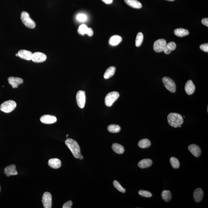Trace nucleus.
<instances>
[{"instance_id": "1", "label": "nucleus", "mask_w": 208, "mask_h": 208, "mask_svg": "<svg viewBox=\"0 0 208 208\" xmlns=\"http://www.w3.org/2000/svg\"><path fill=\"white\" fill-rule=\"evenodd\" d=\"M167 120L170 125L174 128L179 127L183 123L182 116L177 113H170L168 115Z\"/></svg>"}, {"instance_id": "2", "label": "nucleus", "mask_w": 208, "mask_h": 208, "mask_svg": "<svg viewBox=\"0 0 208 208\" xmlns=\"http://www.w3.org/2000/svg\"><path fill=\"white\" fill-rule=\"evenodd\" d=\"M65 144L71 150L74 157L77 159L79 158L81 152L79 145L75 140L72 139H68L65 141Z\"/></svg>"}, {"instance_id": "3", "label": "nucleus", "mask_w": 208, "mask_h": 208, "mask_svg": "<svg viewBox=\"0 0 208 208\" xmlns=\"http://www.w3.org/2000/svg\"><path fill=\"white\" fill-rule=\"evenodd\" d=\"M21 19L26 26L30 29L35 28V22L30 18L29 14L27 12L24 11L21 13Z\"/></svg>"}, {"instance_id": "4", "label": "nucleus", "mask_w": 208, "mask_h": 208, "mask_svg": "<svg viewBox=\"0 0 208 208\" xmlns=\"http://www.w3.org/2000/svg\"><path fill=\"white\" fill-rule=\"evenodd\" d=\"M16 103L13 100H8L2 103L0 106V110L6 113H10L14 110Z\"/></svg>"}, {"instance_id": "5", "label": "nucleus", "mask_w": 208, "mask_h": 208, "mask_svg": "<svg viewBox=\"0 0 208 208\" xmlns=\"http://www.w3.org/2000/svg\"><path fill=\"white\" fill-rule=\"evenodd\" d=\"M120 96L119 92H112L107 94L105 98V103L107 107H111Z\"/></svg>"}, {"instance_id": "6", "label": "nucleus", "mask_w": 208, "mask_h": 208, "mask_svg": "<svg viewBox=\"0 0 208 208\" xmlns=\"http://www.w3.org/2000/svg\"><path fill=\"white\" fill-rule=\"evenodd\" d=\"M162 81L165 87L170 92L174 93L176 92V84L172 79L169 77H165L162 79Z\"/></svg>"}, {"instance_id": "7", "label": "nucleus", "mask_w": 208, "mask_h": 208, "mask_svg": "<svg viewBox=\"0 0 208 208\" xmlns=\"http://www.w3.org/2000/svg\"><path fill=\"white\" fill-rule=\"evenodd\" d=\"M167 45L166 41L164 39H159L155 41L153 45V50L157 53L163 51Z\"/></svg>"}, {"instance_id": "8", "label": "nucleus", "mask_w": 208, "mask_h": 208, "mask_svg": "<svg viewBox=\"0 0 208 208\" xmlns=\"http://www.w3.org/2000/svg\"><path fill=\"white\" fill-rule=\"evenodd\" d=\"M77 105L81 108H84L86 102L85 94L83 91H79L76 95Z\"/></svg>"}, {"instance_id": "9", "label": "nucleus", "mask_w": 208, "mask_h": 208, "mask_svg": "<svg viewBox=\"0 0 208 208\" xmlns=\"http://www.w3.org/2000/svg\"><path fill=\"white\" fill-rule=\"evenodd\" d=\"M42 202L44 208H51L52 207V195L50 193H44L42 197Z\"/></svg>"}, {"instance_id": "10", "label": "nucleus", "mask_w": 208, "mask_h": 208, "mask_svg": "<svg viewBox=\"0 0 208 208\" xmlns=\"http://www.w3.org/2000/svg\"><path fill=\"white\" fill-rule=\"evenodd\" d=\"M47 57L45 54L41 52H36L33 54L32 60L35 63H42L46 60Z\"/></svg>"}, {"instance_id": "11", "label": "nucleus", "mask_w": 208, "mask_h": 208, "mask_svg": "<svg viewBox=\"0 0 208 208\" xmlns=\"http://www.w3.org/2000/svg\"><path fill=\"white\" fill-rule=\"evenodd\" d=\"M41 122L44 124H53L57 122V118L55 116L51 115H44L40 118Z\"/></svg>"}, {"instance_id": "12", "label": "nucleus", "mask_w": 208, "mask_h": 208, "mask_svg": "<svg viewBox=\"0 0 208 208\" xmlns=\"http://www.w3.org/2000/svg\"><path fill=\"white\" fill-rule=\"evenodd\" d=\"M9 84L12 85L13 88H18L19 85L22 84L23 83V80L22 78L19 77H10L8 79Z\"/></svg>"}, {"instance_id": "13", "label": "nucleus", "mask_w": 208, "mask_h": 208, "mask_svg": "<svg viewBox=\"0 0 208 208\" xmlns=\"http://www.w3.org/2000/svg\"><path fill=\"white\" fill-rule=\"evenodd\" d=\"M19 57L20 58L28 61L32 60L33 54L31 51L26 50H19L18 53Z\"/></svg>"}, {"instance_id": "14", "label": "nucleus", "mask_w": 208, "mask_h": 208, "mask_svg": "<svg viewBox=\"0 0 208 208\" xmlns=\"http://www.w3.org/2000/svg\"><path fill=\"white\" fill-rule=\"evenodd\" d=\"M189 151L196 157H199L201 154V150L199 147L195 144H192L188 147Z\"/></svg>"}, {"instance_id": "15", "label": "nucleus", "mask_w": 208, "mask_h": 208, "mask_svg": "<svg viewBox=\"0 0 208 208\" xmlns=\"http://www.w3.org/2000/svg\"><path fill=\"white\" fill-rule=\"evenodd\" d=\"M185 89L188 95H192L195 92V86L192 80H189L186 82L185 86Z\"/></svg>"}, {"instance_id": "16", "label": "nucleus", "mask_w": 208, "mask_h": 208, "mask_svg": "<svg viewBox=\"0 0 208 208\" xmlns=\"http://www.w3.org/2000/svg\"><path fill=\"white\" fill-rule=\"evenodd\" d=\"M4 173L7 177L18 174V171L16 170V166L15 165H11L6 167L4 169Z\"/></svg>"}, {"instance_id": "17", "label": "nucleus", "mask_w": 208, "mask_h": 208, "mask_svg": "<svg viewBox=\"0 0 208 208\" xmlns=\"http://www.w3.org/2000/svg\"><path fill=\"white\" fill-rule=\"evenodd\" d=\"M48 163L50 167L54 169H57L61 166V161L60 159L57 158L49 159Z\"/></svg>"}, {"instance_id": "18", "label": "nucleus", "mask_w": 208, "mask_h": 208, "mask_svg": "<svg viewBox=\"0 0 208 208\" xmlns=\"http://www.w3.org/2000/svg\"><path fill=\"white\" fill-rule=\"evenodd\" d=\"M203 197V192L201 188H197L194 192V199L197 202H199L202 200Z\"/></svg>"}, {"instance_id": "19", "label": "nucleus", "mask_w": 208, "mask_h": 208, "mask_svg": "<svg viewBox=\"0 0 208 208\" xmlns=\"http://www.w3.org/2000/svg\"><path fill=\"white\" fill-rule=\"evenodd\" d=\"M152 163V161L151 159H143L139 162L138 166L141 168H149L151 166Z\"/></svg>"}, {"instance_id": "20", "label": "nucleus", "mask_w": 208, "mask_h": 208, "mask_svg": "<svg viewBox=\"0 0 208 208\" xmlns=\"http://www.w3.org/2000/svg\"><path fill=\"white\" fill-rule=\"evenodd\" d=\"M128 5L133 8L140 9L142 7V4L137 0H124Z\"/></svg>"}, {"instance_id": "21", "label": "nucleus", "mask_w": 208, "mask_h": 208, "mask_svg": "<svg viewBox=\"0 0 208 208\" xmlns=\"http://www.w3.org/2000/svg\"><path fill=\"white\" fill-rule=\"evenodd\" d=\"M122 37L119 36L115 35L110 37L109 43L112 46H116L122 41Z\"/></svg>"}, {"instance_id": "22", "label": "nucleus", "mask_w": 208, "mask_h": 208, "mask_svg": "<svg viewBox=\"0 0 208 208\" xmlns=\"http://www.w3.org/2000/svg\"><path fill=\"white\" fill-rule=\"evenodd\" d=\"M174 33L176 36L180 37H183L187 36L189 33L188 30L183 28L176 29L174 30Z\"/></svg>"}, {"instance_id": "23", "label": "nucleus", "mask_w": 208, "mask_h": 208, "mask_svg": "<svg viewBox=\"0 0 208 208\" xmlns=\"http://www.w3.org/2000/svg\"><path fill=\"white\" fill-rule=\"evenodd\" d=\"M112 149L115 152L118 154H123L124 151V147L118 143H113L112 146Z\"/></svg>"}, {"instance_id": "24", "label": "nucleus", "mask_w": 208, "mask_h": 208, "mask_svg": "<svg viewBox=\"0 0 208 208\" xmlns=\"http://www.w3.org/2000/svg\"><path fill=\"white\" fill-rule=\"evenodd\" d=\"M116 71V68L114 66H111L107 69L104 74V77L105 79H108L113 77Z\"/></svg>"}, {"instance_id": "25", "label": "nucleus", "mask_w": 208, "mask_h": 208, "mask_svg": "<svg viewBox=\"0 0 208 208\" xmlns=\"http://www.w3.org/2000/svg\"><path fill=\"white\" fill-rule=\"evenodd\" d=\"M151 145V143L149 139H141L138 143L139 147L142 148H146L150 147Z\"/></svg>"}, {"instance_id": "26", "label": "nucleus", "mask_w": 208, "mask_h": 208, "mask_svg": "<svg viewBox=\"0 0 208 208\" xmlns=\"http://www.w3.org/2000/svg\"><path fill=\"white\" fill-rule=\"evenodd\" d=\"M161 196L163 199L167 202L171 201L172 198L171 193L169 190H163L162 192Z\"/></svg>"}, {"instance_id": "27", "label": "nucleus", "mask_w": 208, "mask_h": 208, "mask_svg": "<svg viewBox=\"0 0 208 208\" xmlns=\"http://www.w3.org/2000/svg\"><path fill=\"white\" fill-rule=\"evenodd\" d=\"M108 130L110 133H117L121 130V127L116 124H111L107 128Z\"/></svg>"}, {"instance_id": "28", "label": "nucleus", "mask_w": 208, "mask_h": 208, "mask_svg": "<svg viewBox=\"0 0 208 208\" xmlns=\"http://www.w3.org/2000/svg\"><path fill=\"white\" fill-rule=\"evenodd\" d=\"M143 35L141 32L138 33L135 40V45L136 47H139L142 43L143 40Z\"/></svg>"}, {"instance_id": "29", "label": "nucleus", "mask_w": 208, "mask_h": 208, "mask_svg": "<svg viewBox=\"0 0 208 208\" xmlns=\"http://www.w3.org/2000/svg\"><path fill=\"white\" fill-rule=\"evenodd\" d=\"M170 162H171L172 167L175 168V169H177L180 167V162H179L178 159L175 157H171L170 159Z\"/></svg>"}, {"instance_id": "30", "label": "nucleus", "mask_w": 208, "mask_h": 208, "mask_svg": "<svg viewBox=\"0 0 208 208\" xmlns=\"http://www.w3.org/2000/svg\"><path fill=\"white\" fill-rule=\"evenodd\" d=\"M88 28L85 24H82L80 26L77 31L79 34L84 35L85 34H87Z\"/></svg>"}, {"instance_id": "31", "label": "nucleus", "mask_w": 208, "mask_h": 208, "mask_svg": "<svg viewBox=\"0 0 208 208\" xmlns=\"http://www.w3.org/2000/svg\"><path fill=\"white\" fill-rule=\"evenodd\" d=\"M113 184L114 187L117 189L118 191H120V192L124 193H125V189H124V188L122 187V186H121V184H120L119 182H118L117 181H114Z\"/></svg>"}, {"instance_id": "32", "label": "nucleus", "mask_w": 208, "mask_h": 208, "mask_svg": "<svg viewBox=\"0 0 208 208\" xmlns=\"http://www.w3.org/2000/svg\"><path fill=\"white\" fill-rule=\"evenodd\" d=\"M139 194L142 196L147 197V198H150L152 196L151 192L146 190H140L139 191Z\"/></svg>"}, {"instance_id": "33", "label": "nucleus", "mask_w": 208, "mask_h": 208, "mask_svg": "<svg viewBox=\"0 0 208 208\" xmlns=\"http://www.w3.org/2000/svg\"><path fill=\"white\" fill-rule=\"evenodd\" d=\"M87 19V17L86 15L80 14H78L77 17V21L81 22H84L86 21Z\"/></svg>"}, {"instance_id": "34", "label": "nucleus", "mask_w": 208, "mask_h": 208, "mask_svg": "<svg viewBox=\"0 0 208 208\" xmlns=\"http://www.w3.org/2000/svg\"><path fill=\"white\" fill-rule=\"evenodd\" d=\"M166 47L171 51L175 50L176 48V45L174 42H171L167 44Z\"/></svg>"}, {"instance_id": "35", "label": "nucleus", "mask_w": 208, "mask_h": 208, "mask_svg": "<svg viewBox=\"0 0 208 208\" xmlns=\"http://www.w3.org/2000/svg\"><path fill=\"white\" fill-rule=\"evenodd\" d=\"M200 49L202 50L203 51L206 52H208V44L206 43L200 45Z\"/></svg>"}, {"instance_id": "36", "label": "nucleus", "mask_w": 208, "mask_h": 208, "mask_svg": "<svg viewBox=\"0 0 208 208\" xmlns=\"http://www.w3.org/2000/svg\"><path fill=\"white\" fill-rule=\"evenodd\" d=\"M73 205V202L71 200L66 202L64 204L63 208H71Z\"/></svg>"}, {"instance_id": "37", "label": "nucleus", "mask_w": 208, "mask_h": 208, "mask_svg": "<svg viewBox=\"0 0 208 208\" xmlns=\"http://www.w3.org/2000/svg\"><path fill=\"white\" fill-rule=\"evenodd\" d=\"M93 34L94 32L92 29L91 28H88L87 33L86 34H87L89 36L91 37V36H93Z\"/></svg>"}, {"instance_id": "38", "label": "nucleus", "mask_w": 208, "mask_h": 208, "mask_svg": "<svg viewBox=\"0 0 208 208\" xmlns=\"http://www.w3.org/2000/svg\"><path fill=\"white\" fill-rule=\"evenodd\" d=\"M202 23L203 25L208 27V19L207 18H203L202 20Z\"/></svg>"}, {"instance_id": "39", "label": "nucleus", "mask_w": 208, "mask_h": 208, "mask_svg": "<svg viewBox=\"0 0 208 208\" xmlns=\"http://www.w3.org/2000/svg\"><path fill=\"white\" fill-rule=\"evenodd\" d=\"M163 52L164 53H165V54H169L171 53V50H170L169 49H168L167 48H166V46H165L164 49L163 50Z\"/></svg>"}, {"instance_id": "40", "label": "nucleus", "mask_w": 208, "mask_h": 208, "mask_svg": "<svg viewBox=\"0 0 208 208\" xmlns=\"http://www.w3.org/2000/svg\"><path fill=\"white\" fill-rule=\"evenodd\" d=\"M101 1L107 4H112L113 2V0H101Z\"/></svg>"}, {"instance_id": "41", "label": "nucleus", "mask_w": 208, "mask_h": 208, "mask_svg": "<svg viewBox=\"0 0 208 208\" xmlns=\"http://www.w3.org/2000/svg\"><path fill=\"white\" fill-rule=\"evenodd\" d=\"M79 159H80V160H83V156L81 154L80 155L79 158Z\"/></svg>"}, {"instance_id": "42", "label": "nucleus", "mask_w": 208, "mask_h": 208, "mask_svg": "<svg viewBox=\"0 0 208 208\" xmlns=\"http://www.w3.org/2000/svg\"><path fill=\"white\" fill-rule=\"evenodd\" d=\"M167 1H174L175 0H167Z\"/></svg>"}, {"instance_id": "43", "label": "nucleus", "mask_w": 208, "mask_h": 208, "mask_svg": "<svg viewBox=\"0 0 208 208\" xmlns=\"http://www.w3.org/2000/svg\"><path fill=\"white\" fill-rule=\"evenodd\" d=\"M16 57H19V55H18V54H16Z\"/></svg>"}, {"instance_id": "44", "label": "nucleus", "mask_w": 208, "mask_h": 208, "mask_svg": "<svg viewBox=\"0 0 208 208\" xmlns=\"http://www.w3.org/2000/svg\"><path fill=\"white\" fill-rule=\"evenodd\" d=\"M68 136H69V135H66V137H67V138H68Z\"/></svg>"}, {"instance_id": "45", "label": "nucleus", "mask_w": 208, "mask_h": 208, "mask_svg": "<svg viewBox=\"0 0 208 208\" xmlns=\"http://www.w3.org/2000/svg\"><path fill=\"white\" fill-rule=\"evenodd\" d=\"M179 127H180V128L181 127V125H180V126H179Z\"/></svg>"}, {"instance_id": "46", "label": "nucleus", "mask_w": 208, "mask_h": 208, "mask_svg": "<svg viewBox=\"0 0 208 208\" xmlns=\"http://www.w3.org/2000/svg\"><path fill=\"white\" fill-rule=\"evenodd\" d=\"M83 92H84V93H85V91H83Z\"/></svg>"}, {"instance_id": "47", "label": "nucleus", "mask_w": 208, "mask_h": 208, "mask_svg": "<svg viewBox=\"0 0 208 208\" xmlns=\"http://www.w3.org/2000/svg\"><path fill=\"white\" fill-rule=\"evenodd\" d=\"M0 191H1V186H0Z\"/></svg>"}]
</instances>
